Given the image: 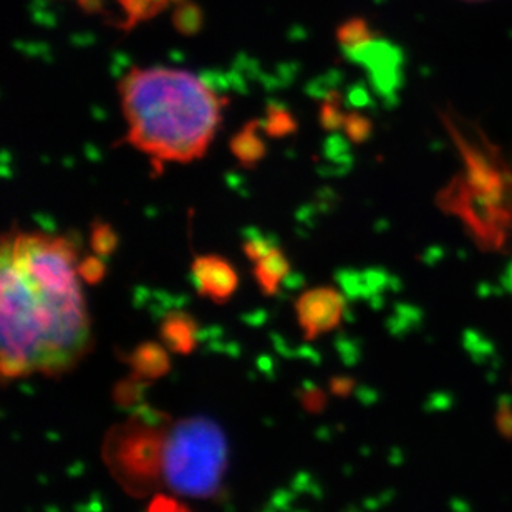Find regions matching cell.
<instances>
[{
  "label": "cell",
  "mask_w": 512,
  "mask_h": 512,
  "mask_svg": "<svg viewBox=\"0 0 512 512\" xmlns=\"http://www.w3.org/2000/svg\"><path fill=\"white\" fill-rule=\"evenodd\" d=\"M67 236L7 232L0 267L2 377L62 375L90 348V322Z\"/></svg>",
  "instance_id": "1"
},
{
  "label": "cell",
  "mask_w": 512,
  "mask_h": 512,
  "mask_svg": "<svg viewBox=\"0 0 512 512\" xmlns=\"http://www.w3.org/2000/svg\"><path fill=\"white\" fill-rule=\"evenodd\" d=\"M128 141L160 161H188L208 150L221 121L216 93L193 73L135 68L120 88Z\"/></svg>",
  "instance_id": "2"
},
{
  "label": "cell",
  "mask_w": 512,
  "mask_h": 512,
  "mask_svg": "<svg viewBox=\"0 0 512 512\" xmlns=\"http://www.w3.org/2000/svg\"><path fill=\"white\" fill-rule=\"evenodd\" d=\"M468 173L440 194V206L455 214L479 246L504 251L512 241V174L488 156L466 155Z\"/></svg>",
  "instance_id": "3"
},
{
  "label": "cell",
  "mask_w": 512,
  "mask_h": 512,
  "mask_svg": "<svg viewBox=\"0 0 512 512\" xmlns=\"http://www.w3.org/2000/svg\"><path fill=\"white\" fill-rule=\"evenodd\" d=\"M228 440L206 416H193L168 428L163 450V481L178 496L218 498L228 469Z\"/></svg>",
  "instance_id": "4"
},
{
  "label": "cell",
  "mask_w": 512,
  "mask_h": 512,
  "mask_svg": "<svg viewBox=\"0 0 512 512\" xmlns=\"http://www.w3.org/2000/svg\"><path fill=\"white\" fill-rule=\"evenodd\" d=\"M168 428L148 426L130 416L125 425L108 431L103 446L105 464L131 496L151 493L163 479V450Z\"/></svg>",
  "instance_id": "5"
},
{
  "label": "cell",
  "mask_w": 512,
  "mask_h": 512,
  "mask_svg": "<svg viewBox=\"0 0 512 512\" xmlns=\"http://www.w3.org/2000/svg\"><path fill=\"white\" fill-rule=\"evenodd\" d=\"M347 300V295L332 287H317L300 295L295 310L305 339L314 340L339 327L347 310Z\"/></svg>",
  "instance_id": "6"
},
{
  "label": "cell",
  "mask_w": 512,
  "mask_h": 512,
  "mask_svg": "<svg viewBox=\"0 0 512 512\" xmlns=\"http://www.w3.org/2000/svg\"><path fill=\"white\" fill-rule=\"evenodd\" d=\"M189 281L199 295H206L216 304L226 302L239 284L234 267L219 256L196 257L189 272Z\"/></svg>",
  "instance_id": "7"
},
{
  "label": "cell",
  "mask_w": 512,
  "mask_h": 512,
  "mask_svg": "<svg viewBox=\"0 0 512 512\" xmlns=\"http://www.w3.org/2000/svg\"><path fill=\"white\" fill-rule=\"evenodd\" d=\"M199 325L183 309L170 310L160 322V337L166 348L179 355H188L198 345Z\"/></svg>",
  "instance_id": "8"
},
{
  "label": "cell",
  "mask_w": 512,
  "mask_h": 512,
  "mask_svg": "<svg viewBox=\"0 0 512 512\" xmlns=\"http://www.w3.org/2000/svg\"><path fill=\"white\" fill-rule=\"evenodd\" d=\"M125 360L130 363L133 373L150 382L170 372V358L160 343H141Z\"/></svg>",
  "instance_id": "9"
},
{
  "label": "cell",
  "mask_w": 512,
  "mask_h": 512,
  "mask_svg": "<svg viewBox=\"0 0 512 512\" xmlns=\"http://www.w3.org/2000/svg\"><path fill=\"white\" fill-rule=\"evenodd\" d=\"M289 272V261L282 254L281 249H274L266 257H262L261 261L256 262V269H254L259 287L266 295H277L279 285Z\"/></svg>",
  "instance_id": "10"
},
{
  "label": "cell",
  "mask_w": 512,
  "mask_h": 512,
  "mask_svg": "<svg viewBox=\"0 0 512 512\" xmlns=\"http://www.w3.org/2000/svg\"><path fill=\"white\" fill-rule=\"evenodd\" d=\"M231 150L242 165L251 168L266 155V146L256 135V123L249 125L232 138Z\"/></svg>",
  "instance_id": "11"
},
{
  "label": "cell",
  "mask_w": 512,
  "mask_h": 512,
  "mask_svg": "<svg viewBox=\"0 0 512 512\" xmlns=\"http://www.w3.org/2000/svg\"><path fill=\"white\" fill-rule=\"evenodd\" d=\"M150 383V380H145L136 373L116 383L115 390H113V400H115L116 406L125 411L133 410L135 406L143 403V397H145Z\"/></svg>",
  "instance_id": "12"
},
{
  "label": "cell",
  "mask_w": 512,
  "mask_h": 512,
  "mask_svg": "<svg viewBox=\"0 0 512 512\" xmlns=\"http://www.w3.org/2000/svg\"><path fill=\"white\" fill-rule=\"evenodd\" d=\"M90 242H92L93 252L108 261V257L112 256L116 247H118V234H116L115 229L110 224L103 223V221L97 219L92 224Z\"/></svg>",
  "instance_id": "13"
},
{
  "label": "cell",
  "mask_w": 512,
  "mask_h": 512,
  "mask_svg": "<svg viewBox=\"0 0 512 512\" xmlns=\"http://www.w3.org/2000/svg\"><path fill=\"white\" fill-rule=\"evenodd\" d=\"M130 22H140L166 7V0H121Z\"/></svg>",
  "instance_id": "14"
},
{
  "label": "cell",
  "mask_w": 512,
  "mask_h": 512,
  "mask_svg": "<svg viewBox=\"0 0 512 512\" xmlns=\"http://www.w3.org/2000/svg\"><path fill=\"white\" fill-rule=\"evenodd\" d=\"M339 39L342 42L343 49L352 50L358 45L365 44L370 39V30L362 20H352L343 25L339 30Z\"/></svg>",
  "instance_id": "15"
},
{
  "label": "cell",
  "mask_w": 512,
  "mask_h": 512,
  "mask_svg": "<svg viewBox=\"0 0 512 512\" xmlns=\"http://www.w3.org/2000/svg\"><path fill=\"white\" fill-rule=\"evenodd\" d=\"M420 310H416L413 305L400 304L397 307V314L393 315L392 319H388L387 327L393 335L406 334L411 327H415V320H420Z\"/></svg>",
  "instance_id": "16"
},
{
  "label": "cell",
  "mask_w": 512,
  "mask_h": 512,
  "mask_svg": "<svg viewBox=\"0 0 512 512\" xmlns=\"http://www.w3.org/2000/svg\"><path fill=\"white\" fill-rule=\"evenodd\" d=\"M274 249H281V239L276 234H272V232L264 234L259 239L246 241V244H244L246 256L254 262L261 261L262 257H266Z\"/></svg>",
  "instance_id": "17"
},
{
  "label": "cell",
  "mask_w": 512,
  "mask_h": 512,
  "mask_svg": "<svg viewBox=\"0 0 512 512\" xmlns=\"http://www.w3.org/2000/svg\"><path fill=\"white\" fill-rule=\"evenodd\" d=\"M78 276L87 284H98L107 274V259L100 256L85 257L77 264Z\"/></svg>",
  "instance_id": "18"
},
{
  "label": "cell",
  "mask_w": 512,
  "mask_h": 512,
  "mask_svg": "<svg viewBox=\"0 0 512 512\" xmlns=\"http://www.w3.org/2000/svg\"><path fill=\"white\" fill-rule=\"evenodd\" d=\"M174 25L179 32L186 35L198 32L199 25H201V12L198 7L193 4L181 5L174 14Z\"/></svg>",
  "instance_id": "19"
},
{
  "label": "cell",
  "mask_w": 512,
  "mask_h": 512,
  "mask_svg": "<svg viewBox=\"0 0 512 512\" xmlns=\"http://www.w3.org/2000/svg\"><path fill=\"white\" fill-rule=\"evenodd\" d=\"M494 425L504 440L512 441V397H499L494 413Z\"/></svg>",
  "instance_id": "20"
},
{
  "label": "cell",
  "mask_w": 512,
  "mask_h": 512,
  "mask_svg": "<svg viewBox=\"0 0 512 512\" xmlns=\"http://www.w3.org/2000/svg\"><path fill=\"white\" fill-rule=\"evenodd\" d=\"M130 416L140 420L141 423H145L148 426H155V428H168L171 426V418L165 415L163 411L155 410L153 406L146 405V403H140L130 411Z\"/></svg>",
  "instance_id": "21"
},
{
  "label": "cell",
  "mask_w": 512,
  "mask_h": 512,
  "mask_svg": "<svg viewBox=\"0 0 512 512\" xmlns=\"http://www.w3.org/2000/svg\"><path fill=\"white\" fill-rule=\"evenodd\" d=\"M335 348L347 367H353L360 362L362 350H360V342L357 339H350L348 335L339 334L335 339Z\"/></svg>",
  "instance_id": "22"
},
{
  "label": "cell",
  "mask_w": 512,
  "mask_h": 512,
  "mask_svg": "<svg viewBox=\"0 0 512 512\" xmlns=\"http://www.w3.org/2000/svg\"><path fill=\"white\" fill-rule=\"evenodd\" d=\"M464 345H466L469 353H471L478 362H484V358H491V353H493V345L489 343V340L483 339L481 334L471 332V330H468V332L464 334Z\"/></svg>",
  "instance_id": "23"
},
{
  "label": "cell",
  "mask_w": 512,
  "mask_h": 512,
  "mask_svg": "<svg viewBox=\"0 0 512 512\" xmlns=\"http://www.w3.org/2000/svg\"><path fill=\"white\" fill-rule=\"evenodd\" d=\"M295 397L302 401L305 410L310 411V413H320V411H324L325 405H327V397L319 387L312 388V390L300 388L299 392L295 393Z\"/></svg>",
  "instance_id": "24"
},
{
  "label": "cell",
  "mask_w": 512,
  "mask_h": 512,
  "mask_svg": "<svg viewBox=\"0 0 512 512\" xmlns=\"http://www.w3.org/2000/svg\"><path fill=\"white\" fill-rule=\"evenodd\" d=\"M294 126L289 113L274 112L267 118L266 131L272 136H284L292 133Z\"/></svg>",
  "instance_id": "25"
},
{
  "label": "cell",
  "mask_w": 512,
  "mask_h": 512,
  "mask_svg": "<svg viewBox=\"0 0 512 512\" xmlns=\"http://www.w3.org/2000/svg\"><path fill=\"white\" fill-rule=\"evenodd\" d=\"M297 493L290 488H279L271 496V504L266 506V511H290Z\"/></svg>",
  "instance_id": "26"
},
{
  "label": "cell",
  "mask_w": 512,
  "mask_h": 512,
  "mask_svg": "<svg viewBox=\"0 0 512 512\" xmlns=\"http://www.w3.org/2000/svg\"><path fill=\"white\" fill-rule=\"evenodd\" d=\"M355 388V380L350 377H334L330 380V392L335 397H348Z\"/></svg>",
  "instance_id": "27"
},
{
  "label": "cell",
  "mask_w": 512,
  "mask_h": 512,
  "mask_svg": "<svg viewBox=\"0 0 512 512\" xmlns=\"http://www.w3.org/2000/svg\"><path fill=\"white\" fill-rule=\"evenodd\" d=\"M150 511H184V509H188V506H184V504H179L176 499L168 498V496H155L153 501H151L150 506H148Z\"/></svg>",
  "instance_id": "28"
},
{
  "label": "cell",
  "mask_w": 512,
  "mask_h": 512,
  "mask_svg": "<svg viewBox=\"0 0 512 512\" xmlns=\"http://www.w3.org/2000/svg\"><path fill=\"white\" fill-rule=\"evenodd\" d=\"M153 299V290L148 289L145 285H136L133 287V295H131V304L135 309H145Z\"/></svg>",
  "instance_id": "29"
},
{
  "label": "cell",
  "mask_w": 512,
  "mask_h": 512,
  "mask_svg": "<svg viewBox=\"0 0 512 512\" xmlns=\"http://www.w3.org/2000/svg\"><path fill=\"white\" fill-rule=\"evenodd\" d=\"M317 214H320L319 209H317V204H309V206H302V208L295 211V219H297L302 226L314 228Z\"/></svg>",
  "instance_id": "30"
},
{
  "label": "cell",
  "mask_w": 512,
  "mask_h": 512,
  "mask_svg": "<svg viewBox=\"0 0 512 512\" xmlns=\"http://www.w3.org/2000/svg\"><path fill=\"white\" fill-rule=\"evenodd\" d=\"M314 484V478H312L309 473L300 471V473L295 474L292 481H290V489L297 494L310 493V489H312Z\"/></svg>",
  "instance_id": "31"
},
{
  "label": "cell",
  "mask_w": 512,
  "mask_h": 512,
  "mask_svg": "<svg viewBox=\"0 0 512 512\" xmlns=\"http://www.w3.org/2000/svg\"><path fill=\"white\" fill-rule=\"evenodd\" d=\"M267 319H269V312L264 309H257L254 312H247V314L241 315V320L247 327H254L259 329L262 325H266Z\"/></svg>",
  "instance_id": "32"
},
{
  "label": "cell",
  "mask_w": 512,
  "mask_h": 512,
  "mask_svg": "<svg viewBox=\"0 0 512 512\" xmlns=\"http://www.w3.org/2000/svg\"><path fill=\"white\" fill-rule=\"evenodd\" d=\"M269 337H271L272 345H274V348H276V352L279 353L281 357L299 358L297 357V350H292V348L289 347V343H287V340H285L281 334H277V332H271V334H269Z\"/></svg>",
  "instance_id": "33"
},
{
  "label": "cell",
  "mask_w": 512,
  "mask_h": 512,
  "mask_svg": "<svg viewBox=\"0 0 512 512\" xmlns=\"http://www.w3.org/2000/svg\"><path fill=\"white\" fill-rule=\"evenodd\" d=\"M224 335H226V330L221 325H209V327L198 330V342L208 343L211 340L224 339Z\"/></svg>",
  "instance_id": "34"
},
{
  "label": "cell",
  "mask_w": 512,
  "mask_h": 512,
  "mask_svg": "<svg viewBox=\"0 0 512 512\" xmlns=\"http://www.w3.org/2000/svg\"><path fill=\"white\" fill-rule=\"evenodd\" d=\"M347 133L353 141H363L370 133V128L365 121L353 120L347 125Z\"/></svg>",
  "instance_id": "35"
},
{
  "label": "cell",
  "mask_w": 512,
  "mask_h": 512,
  "mask_svg": "<svg viewBox=\"0 0 512 512\" xmlns=\"http://www.w3.org/2000/svg\"><path fill=\"white\" fill-rule=\"evenodd\" d=\"M257 368H259V372L264 373L271 382L276 380V365H274V360H272L271 355H259L257 357L256 362Z\"/></svg>",
  "instance_id": "36"
},
{
  "label": "cell",
  "mask_w": 512,
  "mask_h": 512,
  "mask_svg": "<svg viewBox=\"0 0 512 512\" xmlns=\"http://www.w3.org/2000/svg\"><path fill=\"white\" fill-rule=\"evenodd\" d=\"M35 223L39 224L40 231L47 232V234H54L57 232V221H55L50 214L47 213H35L34 216Z\"/></svg>",
  "instance_id": "37"
},
{
  "label": "cell",
  "mask_w": 512,
  "mask_h": 512,
  "mask_svg": "<svg viewBox=\"0 0 512 512\" xmlns=\"http://www.w3.org/2000/svg\"><path fill=\"white\" fill-rule=\"evenodd\" d=\"M282 285H284L285 290H300L302 287H305V277L302 276L300 272L290 271L289 274L284 277Z\"/></svg>",
  "instance_id": "38"
},
{
  "label": "cell",
  "mask_w": 512,
  "mask_h": 512,
  "mask_svg": "<svg viewBox=\"0 0 512 512\" xmlns=\"http://www.w3.org/2000/svg\"><path fill=\"white\" fill-rule=\"evenodd\" d=\"M297 357L305 358V360H309V362L314 363V365H320V363H322L320 353L317 352L314 347H310V345H302V347L297 348Z\"/></svg>",
  "instance_id": "39"
},
{
  "label": "cell",
  "mask_w": 512,
  "mask_h": 512,
  "mask_svg": "<svg viewBox=\"0 0 512 512\" xmlns=\"http://www.w3.org/2000/svg\"><path fill=\"white\" fill-rule=\"evenodd\" d=\"M358 400L362 401L365 406H372L378 400V393L370 387L355 388Z\"/></svg>",
  "instance_id": "40"
},
{
  "label": "cell",
  "mask_w": 512,
  "mask_h": 512,
  "mask_svg": "<svg viewBox=\"0 0 512 512\" xmlns=\"http://www.w3.org/2000/svg\"><path fill=\"white\" fill-rule=\"evenodd\" d=\"M241 234L246 241H251V239H259V237L264 236V232L261 229L256 228V226H246V228L241 229Z\"/></svg>",
  "instance_id": "41"
},
{
  "label": "cell",
  "mask_w": 512,
  "mask_h": 512,
  "mask_svg": "<svg viewBox=\"0 0 512 512\" xmlns=\"http://www.w3.org/2000/svg\"><path fill=\"white\" fill-rule=\"evenodd\" d=\"M85 473V464L82 461H75V463L70 464L67 468V474L70 478H80Z\"/></svg>",
  "instance_id": "42"
},
{
  "label": "cell",
  "mask_w": 512,
  "mask_h": 512,
  "mask_svg": "<svg viewBox=\"0 0 512 512\" xmlns=\"http://www.w3.org/2000/svg\"><path fill=\"white\" fill-rule=\"evenodd\" d=\"M226 355L232 358H239L242 355L241 345L237 342H228V350H226Z\"/></svg>",
  "instance_id": "43"
},
{
  "label": "cell",
  "mask_w": 512,
  "mask_h": 512,
  "mask_svg": "<svg viewBox=\"0 0 512 512\" xmlns=\"http://www.w3.org/2000/svg\"><path fill=\"white\" fill-rule=\"evenodd\" d=\"M315 436L322 441H329L332 438V428L329 426H320L319 430L315 431Z\"/></svg>",
  "instance_id": "44"
},
{
  "label": "cell",
  "mask_w": 512,
  "mask_h": 512,
  "mask_svg": "<svg viewBox=\"0 0 512 512\" xmlns=\"http://www.w3.org/2000/svg\"><path fill=\"white\" fill-rule=\"evenodd\" d=\"M503 284L509 292H512V262L509 264L508 269L504 272Z\"/></svg>",
  "instance_id": "45"
},
{
  "label": "cell",
  "mask_w": 512,
  "mask_h": 512,
  "mask_svg": "<svg viewBox=\"0 0 512 512\" xmlns=\"http://www.w3.org/2000/svg\"><path fill=\"white\" fill-rule=\"evenodd\" d=\"M226 179H228V184L232 189H236V191L241 189L242 179L239 178V176H236V174H228Z\"/></svg>",
  "instance_id": "46"
},
{
  "label": "cell",
  "mask_w": 512,
  "mask_h": 512,
  "mask_svg": "<svg viewBox=\"0 0 512 512\" xmlns=\"http://www.w3.org/2000/svg\"><path fill=\"white\" fill-rule=\"evenodd\" d=\"M20 390L25 393V395H34V390H32V387L30 385H25V383H22L20 385Z\"/></svg>",
  "instance_id": "47"
},
{
  "label": "cell",
  "mask_w": 512,
  "mask_h": 512,
  "mask_svg": "<svg viewBox=\"0 0 512 512\" xmlns=\"http://www.w3.org/2000/svg\"><path fill=\"white\" fill-rule=\"evenodd\" d=\"M47 438H49V440L55 441L60 440V436H58L57 433H55V431H49V433H47Z\"/></svg>",
  "instance_id": "48"
},
{
  "label": "cell",
  "mask_w": 512,
  "mask_h": 512,
  "mask_svg": "<svg viewBox=\"0 0 512 512\" xmlns=\"http://www.w3.org/2000/svg\"><path fill=\"white\" fill-rule=\"evenodd\" d=\"M145 214H148L150 218H153V216H156V211L155 209L146 208Z\"/></svg>",
  "instance_id": "49"
},
{
  "label": "cell",
  "mask_w": 512,
  "mask_h": 512,
  "mask_svg": "<svg viewBox=\"0 0 512 512\" xmlns=\"http://www.w3.org/2000/svg\"><path fill=\"white\" fill-rule=\"evenodd\" d=\"M468 2H483V0H468Z\"/></svg>",
  "instance_id": "50"
},
{
  "label": "cell",
  "mask_w": 512,
  "mask_h": 512,
  "mask_svg": "<svg viewBox=\"0 0 512 512\" xmlns=\"http://www.w3.org/2000/svg\"><path fill=\"white\" fill-rule=\"evenodd\" d=\"M166 2H179V0H166Z\"/></svg>",
  "instance_id": "51"
}]
</instances>
